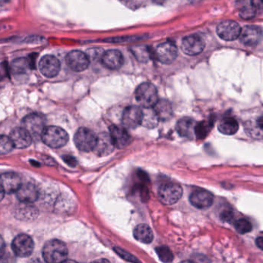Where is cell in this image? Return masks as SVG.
Segmentation results:
<instances>
[{
  "label": "cell",
  "mask_w": 263,
  "mask_h": 263,
  "mask_svg": "<svg viewBox=\"0 0 263 263\" xmlns=\"http://www.w3.org/2000/svg\"><path fill=\"white\" fill-rule=\"evenodd\" d=\"M239 36H240L241 41L246 46H256L262 40V29L256 26H246L241 30Z\"/></svg>",
  "instance_id": "obj_14"
},
{
  "label": "cell",
  "mask_w": 263,
  "mask_h": 263,
  "mask_svg": "<svg viewBox=\"0 0 263 263\" xmlns=\"http://www.w3.org/2000/svg\"><path fill=\"white\" fill-rule=\"evenodd\" d=\"M159 118L153 108H144L142 109V124L148 129H154L159 125Z\"/></svg>",
  "instance_id": "obj_24"
},
{
  "label": "cell",
  "mask_w": 263,
  "mask_h": 263,
  "mask_svg": "<svg viewBox=\"0 0 263 263\" xmlns=\"http://www.w3.org/2000/svg\"><path fill=\"white\" fill-rule=\"evenodd\" d=\"M222 218L224 219V220L228 222V221H230V219H233V213H232L231 211H228V210H226V211H224V213L222 214Z\"/></svg>",
  "instance_id": "obj_41"
},
{
  "label": "cell",
  "mask_w": 263,
  "mask_h": 263,
  "mask_svg": "<svg viewBox=\"0 0 263 263\" xmlns=\"http://www.w3.org/2000/svg\"><path fill=\"white\" fill-rule=\"evenodd\" d=\"M21 185V179L14 173H6L0 176V189L4 193H15Z\"/></svg>",
  "instance_id": "obj_17"
},
{
  "label": "cell",
  "mask_w": 263,
  "mask_h": 263,
  "mask_svg": "<svg viewBox=\"0 0 263 263\" xmlns=\"http://www.w3.org/2000/svg\"><path fill=\"white\" fill-rule=\"evenodd\" d=\"M239 25L233 20H225L218 25L216 32L222 40L225 41H233L239 38L241 33Z\"/></svg>",
  "instance_id": "obj_8"
},
{
  "label": "cell",
  "mask_w": 263,
  "mask_h": 263,
  "mask_svg": "<svg viewBox=\"0 0 263 263\" xmlns=\"http://www.w3.org/2000/svg\"><path fill=\"white\" fill-rule=\"evenodd\" d=\"M251 6L254 8L256 12H259L262 9V0H252Z\"/></svg>",
  "instance_id": "obj_39"
},
{
  "label": "cell",
  "mask_w": 263,
  "mask_h": 263,
  "mask_svg": "<svg viewBox=\"0 0 263 263\" xmlns=\"http://www.w3.org/2000/svg\"><path fill=\"white\" fill-rule=\"evenodd\" d=\"M5 2H6V0H0V3H5Z\"/></svg>",
  "instance_id": "obj_49"
},
{
  "label": "cell",
  "mask_w": 263,
  "mask_h": 263,
  "mask_svg": "<svg viewBox=\"0 0 263 263\" xmlns=\"http://www.w3.org/2000/svg\"><path fill=\"white\" fill-rule=\"evenodd\" d=\"M110 136L112 139L114 147L117 148H125L131 144V137L125 128L117 126L110 127Z\"/></svg>",
  "instance_id": "obj_16"
},
{
  "label": "cell",
  "mask_w": 263,
  "mask_h": 263,
  "mask_svg": "<svg viewBox=\"0 0 263 263\" xmlns=\"http://www.w3.org/2000/svg\"><path fill=\"white\" fill-rule=\"evenodd\" d=\"M193 263H211L210 262L209 259L205 256H202V255H199V256H196V257L193 259Z\"/></svg>",
  "instance_id": "obj_40"
},
{
  "label": "cell",
  "mask_w": 263,
  "mask_h": 263,
  "mask_svg": "<svg viewBox=\"0 0 263 263\" xmlns=\"http://www.w3.org/2000/svg\"><path fill=\"white\" fill-rule=\"evenodd\" d=\"M196 124L197 123L192 119L185 117L178 122L176 124V129L182 137L193 139L196 137Z\"/></svg>",
  "instance_id": "obj_22"
},
{
  "label": "cell",
  "mask_w": 263,
  "mask_h": 263,
  "mask_svg": "<svg viewBox=\"0 0 263 263\" xmlns=\"http://www.w3.org/2000/svg\"><path fill=\"white\" fill-rule=\"evenodd\" d=\"M66 63L74 72H83L89 66L90 59L84 52L74 50L66 55Z\"/></svg>",
  "instance_id": "obj_9"
},
{
  "label": "cell",
  "mask_w": 263,
  "mask_h": 263,
  "mask_svg": "<svg viewBox=\"0 0 263 263\" xmlns=\"http://www.w3.org/2000/svg\"><path fill=\"white\" fill-rule=\"evenodd\" d=\"M38 210L37 208L29 203H23L17 208L15 211V216L18 219L23 220H30L37 217L38 215Z\"/></svg>",
  "instance_id": "obj_25"
},
{
  "label": "cell",
  "mask_w": 263,
  "mask_h": 263,
  "mask_svg": "<svg viewBox=\"0 0 263 263\" xmlns=\"http://www.w3.org/2000/svg\"><path fill=\"white\" fill-rule=\"evenodd\" d=\"M15 193L22 203H32L37 201L39 196L38 190L32 183L21 184Z\"/></svg>",
  "instance_id": "obj_19"
},
{
  "label": "cell",
  "mask_w": 263,
  "mask_h": 263,
  "mask_svg": "<svg viewBox=\"0 0 263 263\" xmlns=\"http://www.w3.org/2000/svg\"><path fill=\"white\" fill-rule=\"evenodd\" d=\"M190 3H192V4H196V3H201L202 0H188Z\"/></svg>",
  "instance_id": "obj_45"
},
{
  "label": "cell",
  "mask_w": 263,
  "mask_h": 263,
  "mask_svg": "<svg viewBox=\"0 0 263 263\" xmlns=\"http://www.w3.org/2000/svg\"><path fill=\"white\" fill-rule=\"evenodd\" d=\"M153 1H154L157 3H164V2L166 1V0H153Z\"/></svg>",
  "instance_id": "obj_48"
},
{
  "label": "cell",
  "mask_w": 263,
  "mask_h": 263,
  "mask_svg": "<svg viewBox=\"0 0 263 263\" xmlns=\"http://www.w3.org/2000/svg\"><path fill=\"white\" fill-rule=\"evenodd\" d=\"M9 76V67L6 62L0 63V80H4Z\"/></svg>",
  "instance_id": "obj_37"
},
{
  "label": "cell",
  "mask_w": 263,
  "mask_h": 263,
  "mask_svg": "<svg viewBox=\"0 0 263 263\" xmlns=\"http://www.w3.org/2000/svg\"><path fill=\"white\" fill-rule=\"evenodd\" d=\"M114 251L125 260L128 261L129 262L132 263H141L140 261L135 257V256H132L131 253H128V252L125 251L120 248H114Z\"/></svg>",
  "instance_id": "obj_36"
},
{
  "label": "cell",
  "mask_w": 263,
  "mask_h": 263,
  "mask_svg": "<svg viewBox=\"0 0 263 263\" xmlns=\"http://www.w3.org/2000/svg\"><path fill=\"white\" fill-rule=\"evenodd\" d=\"M239 129V123L233 117H226L221 120L219 124V130L227 136L236 134Z\"/></svg>",
  "instance_id": "obj_26"
},
{
  "label": "cell",
  "mask_w": 263,
  "mask_h": 263,
  "mask_svg": "<svg viewBox=\"0 0 263 263\" xmlns=\"http://www.w3.org/2000/svg\"><path fill=\"white\" fill-rule=\"evenodd\" d=\"M13 145L9 137L0 135V155L7 154L12 151Z\"/></svg>",
  "instance_id": "obj_33"
},
{
  "label": "cell",
  "mask_w": 263,
  "mask_h": 263,
  "mask_svg": "<svg viewBox=\"0 0 263 263\" xmlns=\"http://www.w3.org/2000/svg\"><path fill=\"white\" fill-rule=\"evenodd\" d=\"M4 194L5 193H3V192L2 191L1 189H0V201H1L2 199H3V197H4Z\"/></svg>",
  "instance_id": "obj_46"
},
{
  "label": "cell",
  "mask_w": 263,
  "mask_h": 263,
  "mask_svg": "<svg viewBox=\"0 0 263 263\" xmlns=\"http://www.w3.org/2000/svg\"><path fill=\"white\" fill-rule=\"evenodd\" d=\"M182 193L183 191L180 185L174 182H166L159 187V200L165 205H173L180 200Z\"/></svg>",
  "instance_id": "obj_4"
},
{
  "label": "cell",
  "mask_w": 263,
  "mask_h": 263,
  "mask_svg": "<svg viewBox=\"0 0 263 263\" xmlns=\"http://www.w3.org/2000/svg\"><path fill=\"white\" fill-rule=\"evenodd\" d=\"M133 55L135 58L142 63H147L151 60L152 57L150 48L145 45H140V46H133L131 49Z\"/></svg>",
  "instance_id": "obj_29"
},
{
  "label": "cell",
  "mask_w": 263,
  "mask_h": 263,
  "mask_svg": "<svg viewBox=\"0 0 263 263\" xmlns=\"http://www.w3.org/2000/svg\"><path fill=\"white\" fill-rule=\"evenodd\" d=\"M62 158H63L64 162H66L68 165H69V166L75 167L76 165H77V160H76L75 158L73 157V156L66 155V156H63Z\"/></svg>",
  "instance_id": "obj_38"
},
{
  "label": "cell",
  "mask_w": 263,
  "mask_h": 263,
  "mask_svg": "<svg viewBox=\"0 0 263 263\" xmlns=\"http://www.w3.org/2000/svg\"><path fill=\"white\" fill-rule=\"evenodd\" d=\"M190 202L193 206L199 210L209 208L213 205L214 197L209 192L204 190H196L190 196Z\"/></svg>",
  "instance_id": "obj_15"
},
{
  "label": "cell",
  "mask_w": 263,
  "mask_h": 263,
  "mask_svg": "<svg viewBox=\"0 0 263 263\" xmlns=\"http://www.w3.org/2000/svg\"><path fill=\"white\" fill-rule=\"evenodd\" d=\"M62 263H77V262H75V261L74 260H68V259H66V260H65L64 262Z\"/></svg>",
  "instance_id": "obj_47"
},
{
  "label": "cell",
  "mask_w": 263,
  "mask_h": 263,
  "mask_svg": "<svg viewBox=\"0 0 263 263\" xmlns=\"http://www.w3.org/2000/svg\"><path fill=\"white\" fill-rule=\"evenodd\" d=\"M31 67L30 62L28 58H18L12 61L10 70L15 75H22L26 73Z\"/></svg>",
  "instance_id": "obj_28"
},
{
  "label": "cell",
  "mask_w": 263,
  "mask_h": 263,
  "mask_svg": "<svg viewBox=\"0 0 263 263\" xmlns=\"http://www.w3.org/2000/svg\"><path fill=\"white\" fill-rule=\"evenodd\" d=\"M155 55L161 63L170 64L177 58V46L171 42H165L157 46L155 50Z\"/></svg>",
  "instance_id": "obj_11"
},
{
  "label": "cell",
  "mask_w": 263,
  "mask_h": 263,
  "mask_svg": "<svg viewBox=\"0 0 263 263\" xmlns=\"http://www.w3.org/2000/svg\"><path fill=\"white\" fill-rule=\"evenodd\" d=\"M235 228H236V231L240 234H247L251 231L252 225L247 219H241L236 222Z\"/></svg>",
  "instance_id": "obj_34"
},
{
  "label": "cell",
  "mask_w": 263,
  "mask_h": 263,
  "mask_svg": "<svg viewBox=\"0 0 263 263\" xmlns=\"http://www.w3.org/2000/svg\"><path fill=\"white\" fill-rule=\"evenodd\" d=\"M262 117H260L256 123L249 122L247 124V131L250 136L261 139L262 136Z\"/></svg>",
  "instance_id": "obj_30"
},
{
  "label": "cell",
  "mask_w": 263,
  "mask_h": 263,
  "mask_svg": "<svg viewBox=\"0 0 263 263\" xmlns=\"http://www.w3.org/2000/svg\"><path fill=\"white\" fill-rule=\"evenodd\" d=\"M68 250L66 244L58 239L46 242L43 248V257L46 263H62L67 259Z\"/></svg>",
  "instance_id": "obj_1"
},
{
  "label": "cell",
  "mask_w": 263,
  "mask_h": 263,
  "mask_svg": "<svg viewBox=\"0 0 263 263\" xmlns=\"http://www.w3.org/2000/svg\"><path fill=\"white\" fill-rule=\"evenodd\" d=\"M12 250L15 256L26 258L32 254L34 250V242L30 236L20 234L15 236L12 242Z\"/></svg>",
  "instance_id": "obj_6"
},
{
  "label": "cell",
  "mask_w": 263,
  "mask_h": 263,
  "mask_svg": "<svg viewBox=\"0 0 263 263\" xmlns=\"http://www.w3.org/2000/svg\"><path fill=\"white\" fill-rule=\"evenodd\" d=\"M5 253V242L3 237L0 236V259L3 257Z\"/></svg>",
  "instance_id": "obj_42"
},
{
  "label": "cell",
  "mask_w": 263,
  "mask_h": 263,
  "mask_svg": "<svg viewBox=\"0 0 263 263\" xmlns=\"http://www.w3.org/2000/svg\"><path fill=\"white\" fill-rule=\"evenodd\" d=\"M262 237H259L257 240H256V244H257L258 247H259V249H261V250L262 249Z\"/></svg>",
  "instance_id": "obj_43"
},
{
  "label": "cell",
  "mask_w": 263,
  "mask_h": 263,
  "mask_svg": "<svg viewBox=\"0 0 263 263\" xmlns=\"http://www.w3.org/2000/svg\"><path fill=\"white\" fill-rule=\"evenodd\" d=\"M142 109L137 106H129L125 109L122 123L125 129H134L142 124Z\"/></svg>",
  "instance_id": "obj_12"
},
{
  "label": "cell",
  "mask_w": 263,
  "mask_h": 263,
  "mask_svg": "<svg viewBox=\"0 0 263 263\" xmlns=\"http://www.w3.org/2000/svg\"><path fill=\"white\" fill-rule=\"evenodd\" d=\"M135 98L142 107L153 108L159 101L157 89L151 83H142L136 89Z\"/></svg>",
  "instance_id": "obj_3"
},
{
  "label": "cell",
  "mask_w": 263,
  "mask_h": 263,
  "mask_svg": "<svg viewBox=\"0 0 263 263\" xmlns=\"http://www.w3.org/2000/svg\"><path fill=\"white\" fill-rule=\"evenodd\" d=\"M205 46L203 39L198 35H188L182 40V51L188 55H197L202 53Z\"/></svg>",
  "instance_id": "obj_10"
},
{
  "label": "cell",
  "mask_w": 263,
  "mask_h": 263,
  "mask_svg": "<svg viewBox=\"0 0 263 263\" xmlns=\"http://www.w3.org/2000/svg\"><path fill=\"white\" fill-rule=\"evenodd\" d=\"M91 263H110L109 261L105 259H97V260L94 261Z\"/></svg>",
  "instance_id": "obj_44"
},
{
  "label": "cell",
  "mask_w": 263,
  "mask_h": 263,
  "mask_svg": "<svg viewBox=\"0 0 263 263\" xmlns=\"http://www.w3.org/2000/svg\"><path fill=\"white\" fill-rule=\"evenodd\" d=\"M134 236L137 241L145 244L151 243L154 238L152 230L146 224L137 226L134 230Z\"/></svg>",
  "instance_id": "obj_23"
},
{
  "label": "cell",
  "mask_w": 263,
  "mask_h": 263,
  "mask_svg": "<svg viewBox=\"0 0 263 263\" xmlns=\"http://www.w3.org/2000/svg\"><path fill=\"white\" fill-rule=\"evenodd\" d=\"M40 72L47 78H54L58 75L60 70V63L54 55H46L39 63Z\"/></svg>",
  "instance_id": "obj_13"
},
{
  "label": "cell",
  "mask_w": 263,
  "mask_h": 263,
  "mask_svg": "<svg viewBox=\"0 0 263 263\" xmlns=\"http://www.w3.org/2000/svg\"><path fill=\"white\" fill-rule=\"evenodd\" d=\"M212 123L209 122H202L197 123L196 127V137L198 139H204L211 130Z\"/></svg>",
  "instance_id": "obj_32"
},
{
  "label": "cell",
  "mask_w": 263,
  "mask_h": 263,
  "mask_svg": "<svg viewBox=\"0 0 263 263\" xmlns=\"http://www.w3.org/2000/svg\"><path fill=\"white\" fill-rule=\"evenodd\" d=\"M45 126V122L43 117L38 114H30L26 116L23 121V128L26 129L34 139L41 138L42 133Z\"/></svg>",
  "instance_id": "obj_7"
},
{
  "label": "cell",
  "mask_w": 263,
  "mask_h": 263,
  "mask_svg": "<svg viewBox=\"0 0 263 263\" xmlns=\"http://www.w3.org/2000/svg\"><path fill=\"white\" fill-rule=\"evenodd\" d=\"M114 148L110 135L103 133L97 136V143L93 151L98 156H107L113 153Z\"/></svg>",
  "instance_id": "obj_21"
},
{
  "label": "cell",
  "mask_w": 263,
  "mask_h": 263,
  "mask_svg": "<svg viewBox=\"0 0 263 263\" xmlns=\"http://www.w3.org/2000/svg\"><path fill=\"white\" fill-rule=\"evenodd\" d=\"M97 135L87 128H80L74 135V142L80 151H93L97 143Z\"/></svg>",
  "instance_id": "obj_5"
},
{
  "label": "cell",
  "mask_w": 263,
  "mask_h": 263,
  "mask_svg": "<svg viewBox=\"0 0 263 263\" xmlns=\"http://www.w3.org/2000/svg\"><path fill=\"white\" fill-rule=\"evenodd\" d=\"M9 139L14 148H27L32 143V139L29 133L23 127L12 129Z\"/></svg>",
  "instance_id": "obj_18"
},
{
  "label": "cell",
  "mask_w": 263,
  "mask_h": 263,
  "mask_svg": "<svg viewBox=\"0 0 263 263\" xmlns=\"http://www.w3.org/2000/svg\"><path fill=\"white\" fill-rule=\"evenodd\" d=\"M256 15V11L254 8L250 5V6H246L241 9L239 12V15L242 17L243 20H252L254 18Z\"/></svg>",
  "instance_id": "obj_35"
},
{
  "label": "cell",
  "mask_w": 263,
  "mask_h": 263,
  "mask_svg": "<svg viewBox=\"0 0 263 263\" xmlns=\"http://www.w3.org/2000/svg\"><path fill=\"white\" fill-rule=\"evenodd\" d=\"M102 63L105 67L111 70H117L124 63V57L120 51L111 49L102 55Z\"/></svg>",
  "instance_id": "obj_20"
},
{
  "label": "cell",
  "mask_w": 263,
  "mask_h": 263,
  "mask_svg": "<svg viewBox=\"0 0 263 263\" xmlns=\"http://www.w3.org/2000/svg\"><path fill=\"white\" fill-rule=\"evenodd\" d=\"M40 139L50 148H58L64 146L69 140L67 133L57 126H46L42 133Z\"/></svg>",
  "instance_id": "obj_2"
},
{
  "label": "cell",
  "mask_w": 263,
  "mask_h": 263,
  "mask_svg": "<svg viewBox=\"0 0 263 263\" xmlns=\"http://www.w3.org/2000/svg\"><path fill=\"white\" fill-rule=\"evenodd\" d=\"M153 109L157 114L159 120H167L171 118L172 116V107H171V104L165 100L157 101Z\"/></svg>",
  "instance_id": "obj_27"
},
{
  "label": "cell",
  "mask_w": 263,
  "mask_h": 263,
  "mask_svg": "<svg viewBox=\"0 0 263 263\" xmlns=\"http://www.w3.org/2000/svg\"><path fill=\"white\" fill-rule=\"evenodd\" d=\"M157 256L160 258L161 260L165 263H170L174 259L172 252L167 247H160L156 249Z\"/></svg>",
  "instance_id": "obj_31"
}]
</instances>
